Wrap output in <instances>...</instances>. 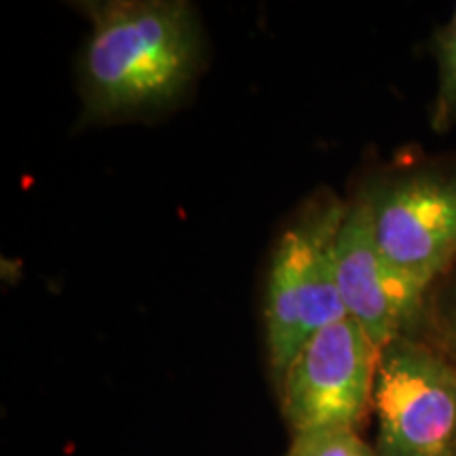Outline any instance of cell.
<instances>
[{
	"label": "cell",
	"instance_id": "8",
	"mask_svg": "<svg viewBox=\"0 0 456 456\" xmlns=\"http://www.w3.org/2000/svg\"><path fill=\"white\" fill-rule=\"evenodd\" d=\"M425 340L440 346L456 362V266L431 292Z\"/></svg>",
	"mask_w": 456,
	"mask_h": 456
},
{
	"label": "cell",
	"instance_id": "4",
	"mask_svg": "<svg viewBox=\"0 0 456 456\" xmlns=\"http://www.w3.org/2000/svg\"><path fill=\"white\" fill-rule=\"evenodd\" d=\"M372 414L379 456H454L456 362L416 336L387 342L376 368Z\"/></svg>",
	"mask_w": 456,
	"mask_h": 456
},
{
	"label": "cell",
	"instance_id": "3",
	"mask_svg": "<svg viewBox=\"0 0 456 456\" xmlns=\"http://www.w3.org/2000/svg\"><path fill=\"white\" fill-rule=\"evenodd\" d=\"M359 195L387 262L431 294L456 266V161L429 159L385 171Z\"/></svg>",
	"mask_w": 456,
	"mask_h": 456
},
{
	"label": "cell",
	"instance_id": "7",
	"mask_svg": "<svg viewBox=\"0 0 456 456\" xmlns=\"http://www.w3.org/2000/svg\"><path fill=\"white\" fill-rule=\"evenodd\" d=\"M437 60V91L431 104V129L446 134L456 125V9L433 43Z\"/></svg>",
	"mask_w": 456,
	"mask_h": 456
},
{
	"label": "cell",
	"instance_id": "1",
	"mask_svg": "<svg viewBox=\"0 0 456 456\" xmlns=\"http://www.w3.org/2000/svg\"><path fill=\"white\" fill-rule=\"evenodd\" d=\"M78 66L83 121L157 118L188 98L205 66V34L186 0H89Z\"/></svg>",
	"mask_w": 456,
	"mask_h": 456
},
{
	"label": "cell",
	"instance_id": "9",
	"mask_svg": "<svg viewBox=\"0 0 456 456\" xmlns=\"http://www.w3.org/2000/svg\"><path fill=\"white\" fill-rule=\"evenodd\" d=\"M283 456H379L374 446L349 429H323L292 436Z\"/></svg>",
	"mask_w": 456,
	"mask_h": 456
},
{
	"label": "cell",
	"instance_id": "5",
	"mask_svg": "<svg viewBox=\"0 0 456 456\" xmlns=\"http://www.w3.org/2000/svg\"><path fill=\"white\" fill-rule=\"evenodd\" d=\"M379 357L380 346L351 317L313 334L275 387L292 436L362 429L372 414Z\"/></svg>",
	"mask_w": 456,
	"mask_h": 456
},
{
	"label": "cell",
	"instance_id": "10",
	"mask_svg": "<svg viewBox=\"0 0 456 456\" xmlns=\"http://www.w3.org/2000/svg\"><path fill=\"white\" fill-rule=\"evenodd\" d=\"M454 456H456V448H454Z\"/></svg>",
	"mask_w": 456,
	"mask_h": 456
},
{
	"label": "cell",
	"instance_id": "2",
	"mask_svg": "<svg viewBox=\"0 0 456 456\" xmlns=\"http://www.w3.org/2000/svg\"><path fill=\"white\" fill-rule=\"evenodd\" d=\"M346 205L332 191L315 192L273 249L262 313L275 387L313 334L346 317L336 277V239Z\"/></svg>",
	"mask_w": 456,
	"mask_h": 456
},
{
	"label": "cell",
	"instance_id": "6",
	"mask_svg": "<svg viewBox=\"0 0 456 456\" xmlns=\"http://www.w3.org/2000/svg\"><path fill=\"white\" fill-rule=\"evenodd\" d=\"M336 277L346 317L366 330L380 349L399 336L425 338L431 294L410 283L387 262L362 195L351 199L340 224Z\"/></svg>",
	"mask_w": 456,
	"mask_h": 456
}]
</instances>
